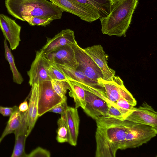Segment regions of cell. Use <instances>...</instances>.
Here are the masks:
<instances>
[{"mask_svg": "<svg viewBox=\"0 0 157 157\" xmlns=\"http://www.w3.org/2000/svg\"><path fill=\"white\" fill-rule=\"evenodd\" d=\"M106 103L108 106V110L107 115L105 117H111L124 120L123 114L118 109L115 103L111 101Z\"/></svg>", "mask_w": 157, "mask_h": 157, "instance_id": "26", "label": "cell"}, {"mask_svg": "<svg viewBox=\"0 0 157 157\" xmlns=\"http://www.w3.org/2000/svg\"><path fill=\"white\" fill-rule=\"evenodd\" d=\"M38 91V114L40 117L67 99H63L54 90L51 81L36 83Z\"/></svg>", "mask_w": 157, "mask_h": 157, "instance_id": "6", "label": "cell"}, {"mask_svg": "<svg viewBox=\"0 0 157 157\" xmlns=\"http://www.w3.org/2000/svg\"><path fill=\"white\" fill-rule=\"evenodd\" d=\"M74 43L60 47L44 55L52 63L76 69L78 64L75 57Z\"/></svg>", "mask_w": 157, "mask_h": 157, "instance_id": "11", "label": "cell"}, {"mask_svg": "<svg viewBox=\"0 0 157 157\" xmlns=\"http://www.w3.org/2000/svg\"><path fill=\"white\" fill-rule=\"evenodd\" d=\"M124 120L151 126L157 128V113L146 102L134 108L124 117Z\"/></svg>", "mask_w": 157, "mask_h": 157, "instance_id": "9", "label": "cell"}, {"mask_svg": "<svg viewBox=\"0 0 157 157\" xmlns=\"http://www.w3.org/2000/svg\"><path fill=\"white\" fill-rule=\"evenodd\" d=\"M58 128L57 130L56 139L59 143L67 142L68 133L64 120L62 117L59 118L57 121Z\"/></svg>", "mask_w": 157, "mask_h": 157, "instance_id": "24", "label": "cell"}, {"mask_svg": "<svg viewBox=\"0 0 157 157\" xmlns=\"http://www.w3.org/2000/svg\"><path fill=\"white\" fill-rule=\"evenodd\" d=\"M98 82L103 88L106 96L112 102L115 103L117 100L123 98L134 106L136 105V100L126 88L119 76H115L111 81L100 78Z\"/></svg>", "mask_w": 157, "mask_h": 157, "instance_id": "7", "label": "cell"}, {"mask_svg": "<svg viewBox=\"0 0 157 157\" xmlns=\"http://www.w3.org/2000/svg\"><path fill=\"white\" fill-rule=\"evenodd\" d=\"M157 134V128L135 123L129 127L122 150L138 147L146 143Z\"/></svg>", "mask_w": 157, "mask_h": 157, "instance_id": "5", "label": "cell"}, {"mask_svg": "<svg viewBox=\"0 0 157 157\" xmlns=\"http://www.w3.org/2000/svg\"><path fill=\"white\" fill-rule=\"evenodd\" d=\"M76 59L78 65L76 70L89 78L98 81L103 78L101 71L93 60L76 41L73 44Z\"/></svg>", "mask_w": 157, "mask_h": 157, "instance_id": "8", "label": "cell"}, {"mask_svg": "<svg viewBox=\"0 0 157 157\" xmlns=\"http://www.w3.org/2000/svg\"><path fill=\"white\" fill-rule=\"evenodd\" d=\"M50 61L41 51H37L30 70L27 71L29 83L31 86L45 81H51L47 72Z\"/></svg>", "mask_w": 157, "mask_h": 157, "instance_id": "10", "label": "cell"}, {"mask_svg": "<svg viewBox=\"0 0 157 157\" xmlns=\"http://www.w3.org/2000/svg\"><path fill=\"white\" fill-rule=\"evenodd\" d=\"M8 13L31 26H45L60 19L63 13L48 0H5Z\"/></svg>", "mask_w": 157, "mask_h": 157, "instance_id": "1", "label": "cell"}, {"mask_svg": "<svg viewBox=\"0 0 157 157\" xmlns=\"http://www.w3.org/2000/svg\"><path fill=\"white\" fill-rule=\"evenodd\" d=\"M61 116L64 120L68 131L67 142L72 146H75L77 144L80 123L77 109L68 106Z\"/></svg>", "mask_w": 157, "mask_h": 157, "instance_id": "16", "label": "cell"}, {"mask_svg": "<svg viewBox=\"0 0 157 157\" xmlns=\"http://www.w3.org/2000/svg\"><path fill=\"white\" fill-rule=\"evenodd\" d=\"M74 31L70 29L62 30L53 38L50 39L41 51L46 55L65 45L75 42Z\"/></svg>", "mask_w": 157, "mask_h": 157, "instance_id": "18", "label": "cell"}, {"mask_svg": "<svg viewBox=\"0 0 157 157\" xmlns=\"http://www.w3.org/2000/svg\"><path fill=\"white\" fill-rule=\"evenodd\" d=\"M5 49V56L6 59L8 62L10 69L13 74V82L18 84H21L24 81L23 78L20 73L18 71L15 66L14 57L10 49L9 48L6 40L5 38L4 40Z\"/></svg>", "mask_w": 157, "mask_h": 157, "instance_id": "21", "label": "cell"}, {"mask_svg": "<svg viewBox=\"0 0 157 157\" xmlns=\"http://www.w3.org/2000/svg\"><path fill=\"white\" fill-rule=\"evenodd\" d=\"M31 88L28 96L29 108L27 111L28 136L33 129L38 118V91L36 83L31 86Z\"/></svg>", "mask_w": 157, "mask_h": 157, "instance_id": "19", "label": "cell"}, {"mask_svg": "<svg viewBox=\"0 0 157 157\" xmlns=\"http://www.w3.org/2000/svg\"><path fill=\"white\" fill-rule=\"evenodd\" d=\"M0 29L5 38L8 41L10 49H16L21 40L20 33L21 27L8 16L0 14Z\"/></svg>", "mask_w": 157, "mask_h": 157, "instance_id": "13", "label": "cell"}, {"mask_svg": "<svg viewBox=\"0 0 157 157\" xmlns=\"http://www.w3.org/2000/svg\"><path fill=\"white\" fill-rule=\"evenodd\" d=\"M138 0H112L109 13L99 18L103 34L125 36Z\"/></svg>", "mask_w": 157, "mask_h": 157, "instance_id": "2", "label": "cell"}, {"mask_svg": "<svg viewBox=\"0 0 157 157\" xmlns=\"http://www.w3.org/2000/svg\"><path fill=\"white\" fill-rule=\"evenodd\" d=\"M21 119L22 112L18 109L10 116L6 128L0 137V144L6 136L13 133L20 125Z\"/></svg>", "mask_w": 157, "mask_h": 157, "instance_id": "22", "label": "cell"}, {"mask_svg": "<svg viewBox=\"0 0 157 157\" xmlns=\"http://www.w3.org/2000/svg\"><path fill=\"white\" fill-rule=\"evenodd\" d=\"M18 109V107L16 105L13 107L0 106V113L3 116L10 117Z\"/></svg>", "mask_w": 157, "mask_h": 157, "instance_id": "30", "label": "cell"}, {"mask_svg": "<svg viewBox=\"0 0 157 157\" xmlns=\"http://www.w3.org/2000/svg\"><path fill=\"white\" fill-rule=\"evenodd\" d=\"M67 100V99H65L51 109L49 112L58 113L61 115L63 114L68 107Z\"/></svg>", "mask_w": 157, "mask_h": 157, "instance_id": "29", "label": "cell"}, {"mask_svg": "<svg viewBox=\"0 0 157 157\" xmlns=\"http://www.w3.org/2000/svg\"><path fill=\"white\" fill-rule=\"evenodd\" d=\"M57 65L67 80L79 86L85 90L90 91L92 89H94L104 90L103 87L98 81L89 78L81 72L64 66Z\"/></svg>", "mask_w": 157, "mask_h": 157, "instance_id": "15", "label": "cell"}, {"mask_svg": "<svg viewBox=\"0 0 157 157\" xmlns=\"http://www.w3.org/2000/svg\"><path fill=\"white\" fill-rule=\"evenodd\" d=\"M86 105L83 110L95 120L106 116L108 110L106 102L94 93L85 90Z\"/></svg>", "mask_w": 157, "mask_h": 157, "instance_id": "14", "label": "cell"}, {"mask_svg": "<svg viewBox=\"0 0 157 157\" xmlns=\"http://www.w3.org/2000/svg\"><path fill=\"white\" fill-rule=\"evenodd\" d=\"M18 107L19 110L21 112H25L28 110L29 105L26 99L20 104Z\"/></svg>", "mask_w": 157, "mask_h": 157, "instance_id": "31", "label": "cell"}, {"mask_svg": "<svg viewBox=\"0 0 157 157\" xmlns=\"http://www.w3.org/2000/svg\"><path fill=\"white\" fill-rule=\"evenodd\" d=\"M27 111L22 112V119L19 126L14 131L15 144L11 157H26L25 145L28 137Z\"/></svg>", "mask_w": 157, "mask_h": 157, "instance_id": "17", "label": "cell"}, {"mask_svg": "<svg viewBox=\"0 0 157 157\" xmlns=\"http://www.w3.org/2000/svg\"><path fill=\"white\" fill-rule=\"evenodd\" d=\"M135 123L125 120L117 125L97 127L95 132L96 157H115L118 149L122 150L127 131Z\"/></svg>", "mask_w": 157, "mask_h": 157, "instance_id": "3", "label": "cell"}, {"mask_svg": "<svg viewBox=\"0 0 157 157\" xmlns=\"http://www.w3.org/2000/svg\"><path fill=\"white\" fill-rule=\"evenodd\" d=\"M70 86L69 94L73 98L75 103V108L79 107L84 109L86 105L85 90L73 82L67 80Z\"/></svg>", "mask_w": 157, "mask_h": 157, "instance_id": "20", "label": "cell"}, {"mask_svg": "<svg viewBox=\"0 0 157 157\" xmlns=\"http://www.w3.org/2000/svg\"><path fill=\"white\" fill-rule=\"evenodd\" d=\"M91 58L101 71L103 79L107 81H112L115 76V71L108 65V56L99 44L93 45L83 48Z\"/></svg>", "mask_w": 157, "mask_h": 157, "instance_id": "12", "label": "cell"}, {"mask_svg": "<svg viewBox=\"0 0 157 157\" xmlns=\"http://www.w3.org/2000/svg\"><path fill=\"white\" fill-rule=\"evenodd\" d=\"M50 156L51 153L48 151L40 147H37L26 155V157H50Z\"/></svg>", "mask_w": 157, "mask_h": 157, "instance_id": "28", "label": "cell"}, {"mask_svg": "<svg viewBox=\"0 0 157 157\" xmlns=\"http://www.w3.org/2000/svg\"><path fill=\"white\" fill-rule=\"evenodd\" d=\"M63 11L92 23L106 16L109 12L112 0H48Z\"/></svg>", "mask_w": 157, "mask_h": 157, "instance_id": "4", "label": "cell"}, {"mask_svg": "<svg viewBox=\"0 0 157 157\" xmlns=\"http://www.w3.org/2000/svg\"><path fill=\"white\" fill-rule=\"evenodd\" d=\"M47 72L51 80L52 79L66 81L67 80L58 66L50 61L47 68Z\"/></svg>", "mask_w": 157, "mask_h": 157, "instance_id": "25", "label": "cell"}, {"mask_svg": "<svg viewBox=\"0 0 157 157\" xmlns=\"http://www.w3.org/2000/svg\"><path fill=\"white\" fill-rule=\"evenodd\" d=\"M51 81L56 93L63 99L67 98L66 94L67 90L70 89V86L67 81L52 79Z\"/></svg>", "mask_w": 157, "mask_h": 157, "instance_id": "23", "label": "cell"}, {"mask_svg": "<svg viewBox=\"0 0 157 157\" xmlns=\"http://www.w3.org/2000/svg\"><path fill=\"white\" fill-rule=\"evenodd\" d=\"M115 103L118 109L123 114L124 117L134 107V106L123 98L117 100Z\"/></svg>", "mask_w": 157, "mask_h": 157, "instance_id": "27", "label": "cell"}]
</instances>
